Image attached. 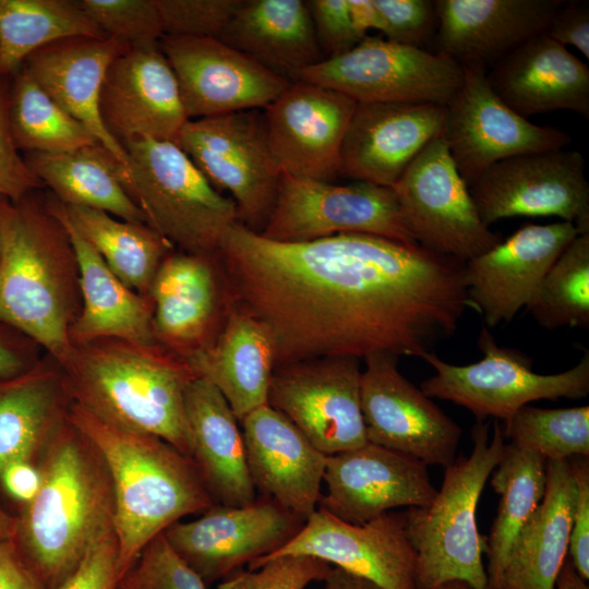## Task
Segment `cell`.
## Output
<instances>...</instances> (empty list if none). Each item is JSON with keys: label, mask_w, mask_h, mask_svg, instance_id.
<instances>
[{"label": "cell", "mask_w": 589, "mask_h": 589, "mask_svg": "<svg viewBox=\"0 0 589 589\" xmlns=\"http://www.w3.org/2000/svg\"><path fill=\"white\" fill-rule=\"evenodd\" d=\"M324 589H385L378 584L333 567L324 580Z\"/></svg>", "instance_id": "6f0895ef"}, {"label": "cell", "mask_w": 589, "mask_h": 589, "mask_svg": "<svg viewBox=\"0 0 589 589\" xmlns=\"http://www.w3.org/2000/svg\"><path fill=\"white\" fill-rule=\"evenodd\" d=\"M62 206L74 229L112 273L129 288L149 298L153 279L175 247L144 223L127 221L89 207Z\"/></svg>", "instance_id": "8d00e7d4"}, {"label": "cell", "mask_w": 589, "mask_h": 589, "mask_svg": "<svg viewBox=\"0 0 589 589\" xmlns=\"http://www.w3.org/2000/svg\"><path fill=\"white\" fill-rule=\"evenodd\" d=\"M332 568L314 556L283 555L254 570H238L223 579L217 589H304L312 581H324Z\"/></svg>", "instance_id": "f6af8a7d"}, {"label": "cell", "mask_w": 589, "mask_h": 589, "mask_svg": "<svg viewBox=\"0 0 589 589\" xmlns=\"http://www.w3.org/2000/svg\"><path fill=\"white\" fill-rule=\"evenodd\" d=\"M350 19L358 36L363 39L369 29L384 32L385 21L374 0H347Z\"/></svg>", "instance_id": "9f6ffc18"}, {"label": "cell", "mask_w": 589, "mask_h": 589, "mask_svg": "<svg viewBox=\"0 0 589 589\" xmlns=\"http://www.w3.org/2000/svg\"><path fill=\"white\" fill-rule=\"evenodd\" d=\"M356 106L332 88L291 81L263 112L283 175L332 182L339 175L341 147Z\"/></svg>", "instance_id": "ffe728a7"}, {"label": "cell", "mask_w": 589, "mask_h": 589, "mask_svg": "<svg viewBox=\"0 0 589 589\" xmlns=\"http://www.w3.org/2000/svg\"><path fill=\"white\" fill-rule=\"evenodd\" d=\"M357 358L325 357L274 369L267 405L286 416L323 454L365 444L361 366Z\"/></svg>", "instance_id": "9a60e30c"}, {"label": "cell", "mask_w": 589, "mask_h": 589, "mask_svg": "<svg viewBox=\"0 0 589 589\" xmlns=\"http://www.w3.org/2000/svg\"><path fill=\"white\" fill-rule=\"evenodd\" d=\"M118 589H207L201 577L156 536L120 578Z\"/></svg>", "instance_id": "ee69618b"}, {"label": "cell", "mask_w": 589, "mask_h": 589, "mask_svg": "<svg viewBox=\"0 0 589 589\" xmlns=\"http://www.w3.org/2000/svg\"><path fill=\"white\" fill-rule=\"evenodd\" d=\"M323 480L317 508L357 525L398 507L428 506L437 492L424 462L370 442L327 456Z\"/></svg>", "instance_id": "44dd1931"}, {"label": "cell", "mask_w": 589, "mask_h": 589, "mask_svg": "<svg viewBox=\"0 0 589 589\" xmlns=\"http://www.w3.org/2000/svg\"><path fill=\"white\" fill-rule=\"evenodd\" d=\"M45 447L40 488L16 520L14 538L47 589H57L113 529L115 501L104 460L65 417Z\"/></svg>", "instance_id": "3957f363"}, {"label": "cell", "mask_w": 589, "mask_h": 589, "mask_svg": "<svg viewBox=\"0 0 589 589\" xmlns=\"http://www.w3.org/2000/svg\"><path fill=\"white\" fill-rule=\"evenodd\" d=\"M128 166L117 176L145 224L180 251L217 255L238 220L235 202L217 191L172 141L133 139L123 143Z\"/></svg>", "instance_id": "52a82bcc"}, {"label": "cell", "mask_w": 589, "mask_h": 589, "mask_svg": "<svg viewBox=\"0 0 589 589\" xmlns=\"http://www.w3.org/2000/svg\"><path fill=\"white\" fill-rule=\"evenodd\" d=\"M464 77L461 63L440 53L365 36L351 50L303 70L304 80L357 103L446 106Z\"/></svg>", "instance_id": "30bf717a"}, {"label": "cell", "mask_w": 589, "mask_h": 589, "mask_svg": "<svg viewBox=\"0 0 589 589\" xmlns=\"http://www.w3.org/2000/svg\"><path fill=\"white\" fill-rule=\"evenodd\" d=\"M65 418L95 447L109 473L120 578L156 536L215 505L193 460L165 440L106 421L74 401Z\"/></svg>", "instance_id": "7a4b0ae2"}, {"label": "cell", "mask_w": 589, "mask_h": 589, "mask_svg": "<svg viewBox=\"0 0 589 589\" xmlns=\"http://www.w3.org/2000/svg\"><path fill=\"white\" fill-rule=\"evenodd\" d=\"M158 344L185 359L209 345L231 301L218 255L172 251L151 286Z\"/></svg>", "instance_id": "603a6c76"}, {"label": "cell", "mask_w": 589, "mask_h": 589, "mask_svg": "<svg viewBox=\"0 0 589 589\" xmlns=\"http://www.w3.org/2000/svg\"><path fill=\"white\" fill-rule=\"evenodd\" d=\"M10 77H0V197L17 202L44 187L14 144L8 120Z\"/></svg>", "instance_id": "c3c4849f"}, {"label": "cell", "mask_w": 589, "mask_h": 589, "mask_svg": "<svg viewBox=\"0 0 589 589\" xmlns=\"http://www.w3.org/2000/svg\"><path fill=\"white\" fill-rule=\"evenodd\" d=\"M344 233H366L417 243L393 188L283 175L268 220L260 232L277 242H304Z\"/></svg>", "instance_id": "8fae6325"}, {"label": "cell", "mask_w": 589, "mask_h": 589, "mask_svg": "<svg viewBox=\"0 0 589 589\" xmlns=\"http://www.w3.org/2000/svg\"><path fill=\"white\" fill-rule=\"evenodd\" d=\"M175 143L208 182L229 194L238 220L260 233L273 211L283 172L260 110L190 119Z\"/></svg>", "instance_id": "9c48e42d"}, {"label": "cell", "mask_w": 589, "mask_h": 589, "mask_svg": "<svg viewBox=\"0 0 589 589\" xmlns=\"http://www.w3.org/2000/svg\"><path fill=\"white\" fill-rule=\"evenodd\" d=\"M578 235L568 221L529 224L469 260L465 263L467 306L478 311L488 327L510 322Z\"/></svg>", "instance_id": "7402d4cb"}, {"label": "cell", "mask_w": 589, "mask_h": 589, "mask_svg": "<svg viewBox=\"0 0 589 589\" xmlns=\"http://www.w3.org/2000/svg\"><path fill=\"white\" fill-rule=\"evenodd\" d=\"M0 589H47L12 540L0 539Z\"/></svg>", "instance_id": "db71d44e"}, {"label": "cell", "mask_w": 589, "mask_h": 589, "mask_svg": "<svg viewBox=\"0 0 589 589\" xmlns=\"http://www.w3.org/2000/svg\"><path fill=\"white\" fill-rule=\"evenodd\" d=\"M306 4L324 59L340 56L362 40L353 28L347 0H309Z\"/></svg>", "instance_id": "681fc988"}, {"label": "cell", "mask_w": 589, "mask_h": 589, "mask_svg": "<svg viewBox=\"0 0 589 589\" xmlns=\"http://www.w3.org/2000/svg\"><path fill=\"white\" fill-rule=\"evenodd\" d=\"M118 543L113 529L98 538L57 589H118Z\"/></svg>", "instance_id": "f907efd6"}, {"label": "cell", "mask_w": 589, "mask_h": 589, "mask_svg": "<svg viewBox=\"0 0 589 589\" xmlns=\"http://www.w3.org/2000/svg\"><path fill=\"white\" fill-rule=\"evenodd\" d=\"M22 365L20 357L11 348L0 342V376L15 375L21 371Z\"/></svg>", "instance_id": "91938a15"}, {"label": "cell", "mask_w": 589, "mask_h": 589, "mask_svg": "<svg viewBox=\"0 0 589 589\" xmlns=\"http://www.w3.org/2000/svg\"><path fill=\"white\" fill-rule=\"evenodd\" d=\"M16 531V519L11 517L0 505V539L13 540Z\"/></svg>", "instance_id": "94428289"}, {"label": "cell", "mask_w": 589, "mask_h": 589, "mask_svg": "<svg viewBox=\"0 0 589 589\" xmlns=\"http://www.w3.org/2000/svg\"><path fill=\"white\" fill-rule=\"evenodd\" d=\"M543 500L518 533L500 589H555L568 556L576 486L569 460H548Z\"/></svg>", "instance_id": "d6a6232c"}, {"label": "cell", "mask_w": 589, "mask_h": 589, "mask_svg": "<svg viewBox=\"0 0 589 589\" xmlns=\"http://www.w3.org/2000/svg\"><path fill=\"white\" fill-rule=\"evenodd\" d=\"M545 466L542 456L506 443L491 473V485L500 501L490 533L484 538L486 589H500L512 546L543 500Z\"/></svg>", "instance_id": "d590c367"}, {"label": "cell", "mask_w": 589, "mask_h": 589, "mask_svg": "<svg viewBox=\"0 0 589 589\" xmlns=\"http://www.w3.org/2000/svg\"><path fill=\"white\" fill-rule=\"evenodd\" d=\"M501 426L507 443L546 461L589 457V406L546 409L526 405Z\"/></svg>", "instance_id": "b9f144b4"}, {"label": "cell", "mask_w": 589, "mask_h": 589, "mask_svg": "<svg viewBox=\"0 0 589 589\" xmlns=\"http://www.w3.org/2000/svg\"><path fill=\"white\" fill-rule=\"evenodd\" d=\"M469 192L482 223L510 217H558L579 233L589 232L586 161L576 149H553L500 160Z\"/></svg>", "instance_id": "4fadbf2b"}, {"label": "cell", "mask_w": 589, "mask_h": 589, "mask_svg": "<svg viewBox=\"0 0 589 589\" xmlns=\"http://www.w3.org/2000/svg\"><path fill=\"white\" fill-rule=\"evenodd\" d=\"M0 197V321L70 358L77 268L67 230L48 204Z\"/></svg>", "instance_id": "5b68a950"}, {"label": "cell", "mask_w": 589, "mask_h": 589, "mask_svg": "<svg viewBox=\"0 0 589 589\" xmlns=\"http://www.w3.org/2000/svg\"><path fill=\"white\" fill-rule=\"evenodd\" d=\"M164 36L219 38L243 0H155Z\"/></svg>", "instance_id": "bcb514c9"}, {"label": "cell", "mask_w": 589, "mask_h": 589, "mask_svg": "<svg viewBox=\"0 0 589 589\" xmlns=\"http://www.w3.org/2000/svg\"><path fill=\"white\" fill-rule=\"evenodd\" d=\"M72 37H107L77 0H0V77L15 74L36 50Z\"/></svg>", "instance_id": "f35d334b"}, {"label": "cell", "mask_w": 589, "mask_h": 589, "mask_svg": "<svg viewBox=\"0 0 589 589\" xmlns=\"http://www.w3.org/2000/svg\"><path fill=\"white\" fill-rule=\"evenodd\" d=\"M47 204L67 230L76 262L82 306L70 332L73 346L106 338L157 344L151 299L129 288L112 273L74 229L55 196Z\"/></svg>", "instance_id": "f546056e"}, {"label": "cell", "mask_w": 589, "mask_h": 589, "mask_svg": "<svg viewBox=\"0 0 589 589\" xmlns=\"http://www.w3.org/2000/svg\"><path fill=\"white\" fill-rule=\"evenodd\" d=\"M218 39L290 81L324 59L302 0H243Z\"/></svg>", "instance_id": "836d02e7"}, {"label": "cell", "mask_w": 589, "mask_h": 589, "mask_svg": "<svg viewBox=\"0 0 589 589\" xmlns=\"http://www.w3.org/2000/svg\"><path fill=\"white\" fill-rule=\"evenodd\" d=\"M283 555L314 556L385 589H416V553L406 534L404 512H387L357 525L316 508L291 541L250 563L249 570Z\"/></svg>", "instance_id": "d6986e66"}, {"label": "cell", "mask_w": 589, "mask_h": 589, "mask_svg": "<svg viewBox=\"0 0 589 589\" xmlns=\"http://www.w3.org/2000/svg\"><path fill=\"white\" fill-rule=\"evenodd\" d=\"M129 48L110 37H72L36 50L22 65L123 167L128 166L127 152L107 131L99 99L110 64Z\"/></svg>", "instance_id": "f1b7e54d"}, {"label": "cell", "mask_w": 589, "mask_h": 589, "mask_svg": "<svg viewBox=\"0 0 589 589\" xmlns=\"http://www.w3.org/2000/svg\"><path fill=\"white\" fill-rule=\"evenodd\" d=\"M398 361L388 353L364 359L360 397L366 441L445 468L456 459L462 430L399 372Z\"/></svg>", "instance_id": "e0dca14e"}, {"label": "cell", "mask_w": 589, "mask_h": 589, "mask_svg": "<svg viewBox=\"0 0 589 589\" xmlns=\"http://www.w3.org/2000/svg\"><path fill=\"white\" fill-rule=\"evenodd\" d=\"M495 94L528 119L570 110L589 117V68L544 33L531 37L486 70Z\"/></svg>", "instance_id": "4316f807"}, {"label": "cell", "mask_w": 589, "mask_h": 589, "mask_svg": "<svg viewBox=\"0 0 589 589\" xmlns=\"http://www.w3.org/2000/svg\"><path fill=\"white\" fill-rule=\"evenodd\" d=\"M305 520L275 501L257 496L245 506L215 504L197 519L176 521L163 533L206 586L285 546Z\"/></svg>", "instance_id": "2e32d148"}, {"label": "cell", "mask_w": 589, "mask_h": 589, "mask_svg": "<svg viewBox=\"0 0 589 589\" xmlns=\"http://www.w3.org/2000/svg\"><path fill=\"white\" fill-rule=\"evenodd\" d=\"M0 481L12 497L27 504L40 488L41 473L32 461H15L1 471Z\"/></svg>", "instance_id": "11a10c76"}, {"label": "cell", "mask_w": 589, "mask_h": 589, "mask_svg": "<svg viewBox=\"0 0 589 589\" xmlns=\"http://www.w3.org/2000/svg\"><path fill=\"white\" fill-rule=\"evenodd\" d=\"M101 120L122 146L133 139L175 142L189 120L159 45L131 47L110 64L100 92Z\"/></svg>", "instance_id": "cb8c5ba5"}, {"label": "cell", "mask_w": 589, "mask_h": 589, "mask_svg": "<svg viewBox=\"0 0 589 589\" xmlns=\"http://www.w3.org/2000/svg\"><path fill=\"white\" fill-rule=\"evenodd\" d=\"M239 423L255 491L306 520L322 494L327 455L267 404Z\"/></svg>", "instance_id": "484cf974"}, {"label": "cell", "mask_w": 589, "mask_h": 589, "mask_svg": "<svg viewBox=\"0 0 589 589\" xmlns=\"http://www.w3.org/2000/svg\"><path fill=\"white\" fill-rule=\"evenodd\" d=\"M526 310L548 330L589 328V232L578 235L564 249Z\"/></svg>", "instance_id": "60d3db41"}, {"label": "cell", "mask_w": 589, "mask_h": 589, "mask_svg": "<svg viewBox=\"0 0 589 589\" xmlns=\"http://www.w3.org/2000/svg\"><path fill=\"white\" fill-rule=\"evenodd\" d=\"M60 368L72 401L106 421L156 435L191 458L184 395L195 375L183 358L158 342L106 338L74 346Z\"/></svg>", "instance_id": "277c9868"}, {"label": "cell", "mask_w": 589, "mask_h": 589, "mask_svg": "<svg viewBox=\"0 0 589 589\" xmlns=\"http://www.w3.org/2000/svg\"><path fill=\"white\" fill-rule=\"evenodd\" d=\"M446 106L357 103L340 154L339 175L393 188L409 165L445 131Z\"/></svg>", "instance_id": "d4e9b609"}, {"label": "cell", "mask_w": 589, "mask_h": 589, "mask_svg": "<svg viewBox=\"0 0 589 589\" xmlns=\"http://www.w3.org/2000/svg\"><path fill=\"white\" fill-rule=\"evenodd\" d=\"M556 589H589L587 582L577 574L570 558L565 560L555 584Z\"/></svg>", "instance_id": "680465c9"}, {"label": "cell", "mask_w": 589, "mask_h": 589, "mask_svg": "<svg viewBox=\"0 0 589 589\" xmlns=\"http://www.w3.org/2000/svg\"><path fill=\"white\" fill-rule=\"evenodd\" d=\"M433 589H474L469 584L462 580H449L445 581Z\"/></svg>", "instance_id": "6125c7cd"}, {"label": "cell", "mask_w": 589, "mask_h": 589, "mask_svg": "<svg viewBox=\"0 0 589 589\" xmlns=\"http://www.w3.org/2000/svg\"><path fill=\"white\" fill-rule=\"evenodd\" d=\"M385 21L383 34L388 41L424 49L437 31L434 1L374 0Z\"/></svg>", "instance_id": "7dc6e473"}, {"label": "cell", "mask_w": 589, "mask_h": 589, "mask_svg": "<svg viewBox=\"0 0 589 589\" xmlns=\"http://www.w3.org/2000/svg\"><path fill=\"white\" fill-rule=\"evenodd\" d=\"M8 120L14 144L24 153H62L98 143L24 67L10 77Z\"/></svg>", "instance_id": "ab89813d"}, {"label": "cell", "mask_w": 589, "mask_h": 589, "mask_svg": "<svg viewBox=\"0 0 589 589\" xmlns=\"http://www.w3.org/2000/svg\"><path fill=\"white\" fill-rule=\"evenodd\" d=\"M190 119L265 109L291 81L218 38L163 36Z\"/></svg>", "instance_id": "ac0fdd59"}, {"label": "cell", "mask_w": 589, "mask_h": 589, "mask_svg": "<svg viewBox=\"0 0 589 589\" xmlns=\"http://www.w3.org/2000/svg\"><path fill=\"white\" fill-rule=\"evenodd\" d=\"M471 441L469 456H459L444 468L433 501L404 512L406 534L416 553V589H433L449 580L486 589L484 537L479 532L476 513L506 440L497 421L492 436L490 423L477 421Z\"/></svg>", "instance_id": "8992f818"}, {"label": "cell", "mask_w": 589, "mask_h": 589, "mask_svg": "<svg viewBox=\"0 0 589 589\" xmlns=\"http://www.w3.org/2000/svg\"><path fill=\"white\" fill-rule=\"evenodd\" d=\"M61 375L40 369L0 393V473L15 461H32L61 419Z\"/></svg>", "instance_id": "74e56055"}, {"label": "cell", "mask_w": 589, "mask_h": 589, "mask_svg": "<svg viewBox=\"0 0 589 589\" xmlns=\"http://www.w3.org/2000/svg\"><path fill=\"white\" fill-rule=\"evenodd\" d=\"M478 347L482 359L465 365L445 362L434 352L426 354L423 360L435 373L421 383V390L466 408L477 421L494 418L502 422L532 401L581 399L589 394L588 350L566 371L539 374L532 370L531 357L497 345L488 327L481 328Z\"/></svg>", "instance_id": "ba28073f"}, {"label": "cell", "mask_w": 589, "mask_h": 589, "mask_svg": "<svg viewBox=\"0 0 589 589\" xmlns=\"http://www.w3.org/2000/svg\"><path fill=\"white\" fill-rule=\"evenodd\" d=\"M107 36L129 47L157 46L164 36L155 0H77Z\"/></svg>", "instance_id": "7bdbcfd3"}, {"label": "cell", "mask_w": 589, "mask_h": 589, "mask_svg": "<svg viewBox=\"0 0 589 589\" xmlns=\"http://www.w3.org/2000/svg\"><path fill=\"white\" fill-rule=\"evenodd\" d=\"M461 65V85L446 105L443 139L468 187L500 160L564 148L572 142L565 131L532 123L509 108L491 87L484 64Z\"/></svg>", "instance_id": "5bb4252c"}, {"label": "cell", "mask_w": 589, "mask_h": 589, "mask_svg": "<svg viewBox=\"0 0 589 589\" xmlns=\"http://www.w3.org/2000/svg\"><path fill=\"white\" fill-rule=\"evenodd\" d=\"M184 409L193 460L215 504L245 506L256 498L239 421L220 392L195 377L187 387Z\"/></svg>", "instance_id": "1f68e13d"}, {"label": "cell", "mask_w": 589, "mask_h": 589, "mask_svg": "<svg viewBox=\"0 0 589 589\" xmlns=\"http://www.w3.org/2000/svg\"><path fill=\"white\" fill-rule=\"evenodd\" d=\"M217 255L232 302L271 334L276 366L423 359L454 336L468 308L465 263L419 243L366 233L277 242L237 221Z\"/></svg>", "instance_id": "6da1fadb"}, {"label": "cell", "mask_w": 589, "mask_h": 589, "mask_svg": "<svg viewBox=\"0 0 589 589\" xmlns=\"http://www.w3.org/2000/svg\"><path fill=\"white\" fill-rule=\"evenodd\" d=\"M562 0H437L435 51L459 63H495L545 32Z\"/></svg>", "instance_id": "83f0119b"}, {"label": "cell", "mask_w": 589, "mask_h": 589, "mask_svg": "<svg viewBox=\"0 0 589 589\" xmlns=\"http://www.w3.org/2000/svg\"><path fill=\"white\" fill-rule=\"evenodd\" d=\"M28 168L67 206L106 212L117 218H145L117 176L119 163L99 143L62 153H24Z\"/></svg>", "instance_id": "e575fe53"}, {"label": "cell", "mask_w": 589, "mask_h": 589, "mask_svg": "<svg viewBox=\"0 0 589 589\" xmlns=\"http://www.w3.org/2000/svg\"><path fill=\"white\" fill-rule=\"evenodd\" d=\"M184 360L195 377L220 392L239 422L267 404L276 366L271 334L232 300L214 340Z\"/></svg>", "instance_id": "4dcf8cb0"}, {"label": "cell", "mask_w": 589, "mask_h": 589, "mask_svg": "<svg viewBox=\"0 0 589 589\" xmlns=\"http://www.w3.org/2000/svg\"><path fill=\"white\" fill-rule=\"evenodd\" d=\"M393 190L408 230L431 251L466 263L502 240L480 219L443 136L421 151Z\"/></svg>", "instance_id": "7c38bea8"}, {"label": "cell", "mask_w": 589, "mask_h": 589, "mask_svg": "<svg viewBox=\"0 0 589 589\" xmlns=\"http://www.w3.org/2000/svg\"><path fill=\"white\" fill-rule=\"evenodd\" d=\"M544 34L567 48H577L589 58V7L587 2L563 1Z\"/></svg>", "instance_id": "f5cc1de1"}, {"label": "cell", "mask_w": 589, "mask_h": 589, "mask_svg": "<svg viewBox=\"0 0 589 589\" xmlns=\"http://www.w3.org/2000/svg\"><path fill=\"white\" fill-rule=\"evenodd\" d=\"M575 481L576 495L568 545V557L577 574L589 579V457L568 459Z\"/></svg>", "instance_id": "816d5d0a"}]
</instances>
